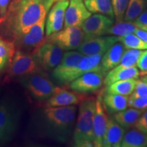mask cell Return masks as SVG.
<instances>
[{
  "label": "cell",
  "instance_id": "obj_1",
  "mask_svg": "<svg viewBox=\"0 0 147 147\" xmlns=\"http://www.w3.org/2000/svg\"><path fill=\"white\" fill-rule=\"evenodd\" d=\"M45 12V0H11L6 14L0 18V36L13 41L29 32Z\"/></svg>",
  "mask_w": 147,
  "mask_h": 147
},
{
  "label": "cell",
  "instance_id": "obj_2",
  "mask_svg": "<svg viewBox=\"0 0 147 147\" xmlns=\"http://www.w3.org/2000/svg\"><path fill=\"white\" fill-rule=\"evenodd\" d=\"M76 110L75 105L45 107L37 115L38 129L43 136L65 142L72 132Z\"/></svg>",
  "mask_w": 147,
  "mask_h": 147
},
{
  "label": "cell",
  "instance_id": "obj_3",
  "mask_svg": "<svg viewBox=\"0 0 147 147\" xmlns=\"http://www.w3.org/2000/svg\"><path fill=\"white\" fill-rule=\"evenodd\" d=\"M95 102L96 99L94 97H84L80 102L78 119L73 133L75 146H94L93 117Z\"/></svg>",
  "mask_w": 147,
  "mask_h": 147
},
{
  "label": "cell",
  "instance_id": "obj_4",
  "mask_svg": "<svg viewBox=\"0 0 147 147\" xmlns=\"http://www.w3.org/2000/svg\"><path fill=\"white\" fill-rule=\"evenodd\" d=\"M20 82L34 100L44 102L49 100L57 87L49 78L47 71L42 70L20 77Z\"/></svg>",
  "mask_w": 147,
  "mask_h": 147
},
{
  "label": "cell",
  "instance_id": "obj_5",
  "mask_svg": "<svg viewBox=\"0 0 147 147\" xmlns=\"http://www.w3.org/2000/svg\"><path fill=\"white\" fill-rule=\"evenodd\" d=\"M21 117V108L15 102L6 98L0 100V146L13 138Z\"/></svg>",
  "mask_w": 147,
  "mask_h": 147
},
{
  "label": "cell",
  "instance_id": "obj_6",
  "mask_svg": "<svg viewBox=\"0 0 147 147\" xmlns=\"http://www.w3.org/2000/svg\"><path fill=\"white\" fill-rule=\"evenodd\" d=\"M36 55L32 53L16 50L6 67L7 77L16 78L42 71Z\"/></svg>",
  "mask_w": 147,
  "mask_h": 147
},
{
  "label": "cell",
  "instance_id": "obj_7",
  "mask_svg": "<svg viewBox=\"0 0 147 147\" xmlns=\"http://www.w3.org/2000/svg\"><path fill=\"white\" fill-rule=\"evenodd\" d=\"M47 13V12H45L42 14L40 19L31 27L29 32L20 35L13 40L16 50L33 53L43 43Z\"/></svg>",
  "mask_w": 147,
  "mask_h": 147
},
{
  "label": "cell",
  "instance_id": "obj_8",
  "mask_svg": "<svg viewBox=\"0 0 147 147\" xmlns=\"http://www.w3.org/2000/svg\"><path fill=\"white\" fill-rule=\"evenodd\" d=\"M84 34L80 27H64L59 32L46 36L44 41L58 46L63 51L77 49L84 40Z\"/></svg>",
  "mask_w": 147,
  "mask_h": 147
},
{
  "label": "cell",
  "instance_id": "obj_9",
  "mask_svg": "<svg viewBox=\"0 0 147 147\" xmlns=\"http://www.w3.org/2000/svg\"><path fill=\"white\" fill-rule=\"evenodd\" d=\"M63 51L58 46L44 41L32 53L36 55L40 67L44 71H49L60 63L63 55Z\"/></svg>",
  "mask_w": 147,
  "mask_h": 147
},
{
  "label": "cell",
  "instance_id": "obj_10",
  "mask_svg": "<svg viewBox=\"0 0 147 147\" xmlns=\"http://www.w3.org/2000/svg\"><path fill=\"white\" fill-rule=\"evenodd\" d=\"M84 56L78 51H67L63 53V57L51 73V77L57 83L65 84L66 79L71 71L74 70L79 62Z\"/></svg>",
  "mask_w": 147,
  "mask_h": 147
},
{
  "label": "cell",
  "instance_id": "obj_11",
  "mask_svg": "<svg viewBox=\"0 0 147 147\" xmlns=\"http://www.w3.org/2000/svg\"><path fill=\"white\" fill-rule=\"evenodd\" d=\"M113 25L114 19L109 16L101 14L91 15L80 27L84 34V40L107 34L108 29Z\"/></svg>",
  "mask_w": 147,
  "mask_h": 147
},
{
  "label": "cell",
  "instance_id": "obj_12",
  "mask_svg": "<svg viewBox=\"0 0 147 147\" xmlns=\"http://www.w3.org/2000/svg\"><path fill=\"white\" fill-rule=\"evenodd\" d=\"M104 77L102 71H89L69 82V87L72 91L82 94L93 93L104 84Z\"/></svg>",
  "mask_w": 147,
  "mask_h": 147
},
{
  "label": "cell",
  "instance_id": "obj_13",
  "mask_svg": "<svg viewBox=\"0 0 147 147\" xmlns=\"http://www.w3.org/2000/svg\"><path fill=\"white\" fill-rule=\"evenodd\" d=\"M118 42V36H99L83 40L77 51L84 56L104 54L110 47Z\"/></svg>",
  "mask_w": 147,
  "mask_h": 147
},
{
  "label": "cell",
  "instance_id": "obj_14",
  "mask_svg": "<svg viewBox=\"0 0 147 147\" xmlns=\"http://www.w3.org/2000/svg\"><path fill=\"white\" fill-rule=\"evenodd\" d=\"M108 118L103 101L102 92L97 95L95 102V111L93 117L94 146L102 147L103 138L107 126Z\"/></svg>",
  "mask_w": 147,
  "mask_h": 147
},
{
  "label": "cell",
  "instance_id": "obj_15",
  "mask_svg": "<svg viewBox=\"0 0 147 147\" xmlns=\"http://www.w3.org/2000/svg\"><path fill=\"white\" fill-rule=\"evenodd\" d=\"M69 3V0H61L51 7L46 18V36L60 31L64 25L65 12Z\"/></svg>",
  "mask_w": 147,
  "mask_h": 147
},
{
  "label": "cell",
  "instance_id": "obj_16",
  "mask_svg": "<svg viewBox=\"0 0 147 147\" xmlns=\"http://www.w3.org/2000/svg\"><path fill=\"white\" fill-rule=\"evenodd\" d=\"M84 0H70L66 9L64 18V27H81L91 12L88 10Z\"/></svg>",
  "mask_w": 147,
  "mask_h": 147
},
{
  "label": "cell",
  "instance_id": "obj_17",
  "mask_svg": "<svg viewBox=\"0 0 147 147\" xmlns=\"http://www.w3.org/2000/svg\"><path fill=\"white\" fill-rule=\"evenodd\" d=\"M104 54L84 56L74 70L69 74L66 79L65 84H69L72 80L84 74L89 71H102L101 60Z\"/></svg>",
  "mask_w": 147,
  "mask_h": 147
},
{
  "label": "cell",
  "instance_id": "obj_18",
  "mask_svg": "<svg viewBox=\"0 0 147 147\" xmlns=\"http://www.w3.org/2000/svg\"><path fill=\"white\" fill-rule=\"evenodd\" d=\"M84 97L83 95L77 92L69 91L67 89L57 87L54 94L47 100L45 107L76 105L80 104Z\"/></svg>",
  "mask_w": 147,
  "mask_h": 147
},
{
  "label": "cell",
  "instance_id": "obj_19",
  "mask_svg": "<svg viewBox=\"0 0 147 147\" xmlns=\"http://www.w3.org/2000/svg\"><path fill=\"white\" fill-rule=\"evenodd\" d=\"M140 75L136 65L130 67H123L118 65L110 70L105 75L104 84L106 86L119 80H127V79H138Z\"/></svg>",
  "mask_w": 147,
  "mask_h": 147
},
{
  "label": "cell",
  "instance_id": "obj_20",
  "mask_svg": "<svg viewBox=\"0 0 147 147\" xmlns=\"http://www.w3.org/2000/svg\"><path fill=\"white\" fill-rule=\"evenodd\" d=\"M125 49V48L122 43L117 42L103 55L101 60V65L102 71L104 76L110 70L120 63Z\"/></svg>",
  "mask_w": 147,
  "mask_h": 147
},
{
  "label": "cell",
  "instance_id": "obj_21",
  "mask_svg": "<svg viewBox=\"0 0 147 147\" xmlns=\"http://www.w3.org/2000/svg\"><path fill=\"white\" fill-rule=\"evenodd\" d=\"M125 134V128L113 119H108L103 138L102 146L119 147Z\"/></svg>",
  "mask_w": 147,
  "mask_h": 147
},
{
  "label": "cell",
  "instance_id": "obj_22",
  "mask_svg": "<svg viewBox=\"0 0 147 147\" xmlns=\"http://www.w3.org/2000/svg\"><path fill=\"white\" fill-rule=\"evenodd\" d=\"M121 147H146L147 146V134L136 127L128 130L124 134Z\"/></svg>",
  "mask_w": 147,
  "mask_h": 147
},
{
  "label": "cell",
  "instance_id": "obj_23",
  "mask_svg": "<svg viewBox=\"0 0 147 147\" xmlns=\"http://www.w3.org/2000/svg\"><path fill=\"white\" fill-rule=\"evenodd\" d=\"M143 113V110L130 108L116 113L114 115V119L123 128H129L135 125Z\"/></svg>",
  "mask_w": 147,
  "mask_h": 147
},
{
  "label": "cell",
  "instance_id": "obj_24",
  "mask_svg": "<svg viewBox=\"0 0 147 147\" xmlns=\"http://www.w3.org/2000/svg\"><path fill=\"white\" fill-rule=\"evenodd\" d=\"M128 95L106 93L103 95V101L106 109L111 113H116L127 109L128 107Z\"/></svg>",
  "mask_w": 147,
  "mask_h": 147
},
{
  "label": "cell",
  "instance_id": "obj_25",
  "mask_svg": "<svg viewBox=\"0 0 147 147\" xmlns=\"http://www.w3.org/2000/svg\"><path fill=\"white\" fill-rule=\"evenodd\" d=\"M16 51L14 42L0 36V73L8 66Z\"/></svg>",
  "mask_w": 147,
  "mask_h": 147
},
{
  "label": "cell",
  "instance_id": "obj_26",
  "mask_svg": "<svg viewBox=\"0 0 147 147\" xmlns=\"http://www.w3.org/2000/svg\"><path fill=\"white\" fill-rule=\"evenodd\" d=\"M84 3L91 13L104 14L115 18L111 0H84Z\"/></svg>",
  "mask_w": 147,
  "mask_h": 147
},
{
  "label": "cell",
  "instance_id": "obj_27",
  "mask_svg": "<svg viewBox=\"0 0 147 147\" xmlns=\"http://www.w3.org/2000/svg\"><path fill=\"white\" fill-rule=\"evenodd\" d=\"M137 79H127L119 80L106 86V93L109 94L130 95L133 93L136 85Z\"/></svg>",
  "mask_w": 147,
  "mask_h": 147
},
{
  "label": "cell",
  "instance_id": "obj_28",
  "mask_svg": "<svg viewBox=\"0 0 147 147\" xmlns=\"http://www.w3.org/2000/svg\"><path fill=\"white\" fill-rule=\"evenodd\" d=\"M147 7V0H129L123 21L133 22Z\"/></svg>",
  "mask_w": 147,
  "mask_h": 147
},
{
  "label": "cell",
  "instance_id": "obj_29",
  "mask_svg": "<svg viewBox=\"0 0 147 147\" xmlns=\"http://www.w3.org/2000/svg\"><path fill=\"white\" fill-rule=\"evenodd\" d=\"M118 42L122 43L126 49H133L138 50L147 49V44L135 34H129L125 36H118Z\"/></svg>",
  "mask_w": 147,
  "mask_h": 147
},
{
  "label": "cell",
  "instance_id": "obj_30",
  "mask_svg": "<svg viewBox=\"0 0 147 147\" xmlns=\"http://www.w3.org/2000/svg\"><path fill=\"white\" fill-rule=\"evenodd\" d=\"M138 28L133 22L122 21L117 22L108 29L107 34L112 36H122L129 34H134L136 30Z\"/></svg>",
  "mask_w": 147,
  "mask_h": 147
},
{
  "label": "cell",
  "instance_id": "obj_31",
  "mask_svg": "<svg viewBox=\"0 0 147 147\" xmlns=\"http://www.w3.org/2000/svg\"><path fill=\"white\" fill-rule=\"evenodd\" d=\"M143 50L129 49L125 51L120 61V65L123 67H130L136 65L137 61Z\"/></svg>",
  "mask_w": 147,
  "mask_h": 147
},
{
  "label": "cell",
  "instance_id": "obj_32",
  "mask_svg": "<svg viewBox=\"0 0 147 147\" xmlns=\"http://www.w3.org/2000/svg\"><path fill=\"white\" fill-rule=\"evenodd\" d=\"M129 1V0H111L114 16L117 22L123 21Z\"/></svg>",
  "mask_w": 147,
  "mask_h": 147
},
{
  "label": "cell",
  "instance_id": "obj_33",
  "mask_svg": "<svg viewBox=\"0 0 147 147\" xmlns=\"http://www.w3.org/2000/svg\"><path fill=\"white\" fill-rule=\"evenodd\" d=\"M147 96V76L143 77L141 80H137L136 85L129 98H136Z\"/></svg>",
  "mask_w": 147,
  "mask_h": 147
},
{
  "label": "cell",
  "instance_id": "obj_34",
  "mask_svg": "<svg viewBox=\"0 0 147 147\" xmlns=\"http://www.w3.org/2000/svg\"><path fill=\"white\" fill-rule=\"evenodd\" d=\"M128 106L130 108H134L143 110L147 109V96L136 97V98H129V97Z\"/></svg>",
  "mask_w": 147,
  "mask_h": 147
},
{
  "label": "cell",
  "instance_id": "obj_35",
  "mask_svg": "<svg viewBox=\"0 0 147 147\" xmlns=\"http://www.w3.org/2000/svg\"><path fill=\"white\" fill-rule=\"evenodd\" d=\"M136 66L141 71L140 74L147 75V49L142 51L137 61Z\"/></svg>",
  "mask_w": 147,
  "mask_h": 147
},
{
  "label": "cell",
  "instance_id": "obj_36",
  "mask_svg": "<svg viewBox=\"0 0 147 147\" xmlns=\"http://www.w3.org/2000/svg\"><path fill=\"white\" fill-rule=\"evenodd\" d=\"M135 25L138 28L144 29L147 27V9L143 11L138 17L133 21Z\"/></svg>",
  "mask_w": 147,
  "mask_h": 147
},
{
  "label": "cell",
  "instance_id": "obj_37",
  "mask_svg": "<svg viewBox=\"0 0 147 147\" xmlns=\"http://www.w3.org/2000/svg\"><path fill=\"white\" fill-rule=\"evenodd\" d=\"M134 127L147 134V109L142 114Z\"/></svg>",
  "mask_w": 147,
  "mask_h": 147
},
{
  "label": "cell",
  "instance_id": "obj_38",
  "mask_svg": "<svg viewBox=\"0 0 147 147\" xmlns=\"http://www.w3.org/2000/svg\"><path fill=\"white\" fill-rule=\"evenodd\" d=\"M11 0H0V18H2L6 14Z\"/></svg>",
  "mask_w": 147,
  "mask_h": 147
},
{
  "label": "cell",
  "instance_id": "obj_39",
  "mask_svg": "<svg viewBox=\"0 0 147 147\" xmlns=\"http://www.w3.org/2000/svg\"><path fill=\"white\" fill-rule=\"evenodd\" d=\"M134 34L136 35L137 36H138L141 40H142L144 42H146L147 44V32L143 29H141L140 28H138L136 32H134Z\"/></svg>",
  "mask_w": 147,
  "mask_h": 147
},
{
  "label": "cell",
  "instance_id": "obj_40",
  "mask_svg": "<svg viewBox=\"0 0 147 147\" xmlns=\"http://www.w3.org/2000/svg\"><path fill=\"white\" fill-rule=\"evenodd\" d=\"M60 1H61V0H45V6L47 12H49V10L55 3Z\"/></svg>",
  "mask_w": 147,
  "mask_h": 147
},
{
  "label": "cell",
  "instance_id": "obj_41",
  "mask_svg": "<svg viewBox=\"0 0 147 147\" xmlns=\"http://www.w3.org/2000/svg\"><path fill=\"white\" fill-rule=\"evenodd\" d=\"M143 30H145V31H146V32H147V27H146V28H144V29H143Z\"/></svg>",
  "mask_w": 147,
  "mask_h": 147
}]
</instances>
